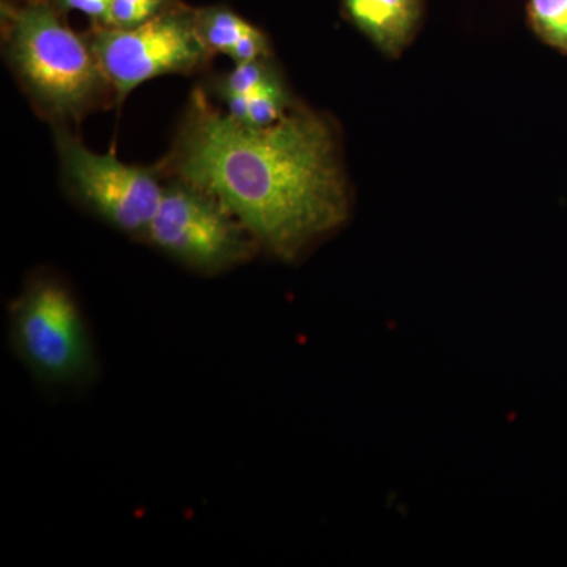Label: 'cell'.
<instances>
[{"instance_id": "cell-10", "label": "cell", "mask_w": 567, "mask_h": 567, "mask_svg": "<svg viewBox=\"0 0 567 567\" xmlns=\"http://www.w3.org/2000/svg\"><path fill=\"white\" fill-rule=\"evenodd\" d=\"M289 107L286 89L278 74H274L252 95L246 96L245 114L238 122L260 128L278 122Z\"/></svg>"}, {"instance_id": "cell-2", "label": "cell", "mask_w": 567, "mask_h": 567, "mask_svg": "<svg viewBox=\"0 0 567 567\" xmlns=\"http://www.w3.org/2000/svg\"><path fill=\"white\" fill-rule=\"evenodd\" d=\"M2 20L11 66L44 111L81 118L111 87L91 43L66 28L47 3L3 6Z\"/></svg>"}, {"instance_id": "cell-15", "label": "cell", "mask_w": 567, "mask_h": 567, "mask_svg": "<svg viewBox=\"0 0 567 567\" xmlns=\"http://www.w3.org/2000/svg\"><path fill=\"white\" fill-rule=\"evenodd\" d=\"M31 2H41V0H31Z\"/></svg>"}, {"instance_id": "cell-13", "label": "cell", "mask_w": 567, "mask_h": 567, "mask_svg": "<svg viewBox=\"0 0 567 567\" xmlns=\"http://www.w3.org/2000/svg\"><path fill=\"white\" fill-rule=\"evenodd\" d=\"M270 55V47H268L267 37L259 29L254 28L251 32L246 33L244 39L235 44L229 58L235 63H246L265 61Z\"/></svg>"}, {"instance_id": "cell-8", "label": "cell", "mask_w": 567, "mask_h": 567, "mask_svg": "<svg viewBox=\"0 0 567 567\" xmlns=\"http://www.w3.org/2000/svg\"><path fill=\"white\" fill-rule=\"evenodd\" d=\"M194 18L205 47L208 51L219 52V54L230 55L235 44L254 29V25L244 18L221 7L197 11Z\"/></svg>"}, {"instance_id": "cell-14", "label": "cell", "mask_w": 567, "mask_h": 567, "mask_svg": "<svg viewBox=\"0 0 567 567\" xmlns=\"http://www.w3.org/2000/svg\"><path fill=\"white\" fill-rule=\"evenodd\" d=\"M58 2L62 9L78 10L87 14L93 21L102 24V28L107 24L112 0H58Z\"/></svg>"}, {"instance_id": "cell-1", "label": "cell", "mask_w": 567, "mask_h": 567, "mask_svg": "<svg viewBox=\"0 0 567 567\" xmlns=\"http://www.w3.org/2000/svg\"><path fill=\"white\" fill-rule=\"evenodd\" d=\"M166 169L215 197L259 249L284 262L300 259L349 219L333 128L305 106L256 128L216 111L196 91Z\"/></svg>"}, {"instance_id": "cell-12", "label": "cell", "mask_w": 567, "mask_h": 567, "mask_svg": "<svg viewBox=\"0 0 567 567\" xmlns=\"http://www.w3.org/2000/svg\"><path fill=\"white\" fill-rule=\"evenodd\" d=\"M167 0H112L104 28L128 29L166 10Z\"/></svg>"}, {"instance_id": "cell-11", "label": "cell", "mask_w": 567, "mask_h": 567, "mask_svg": "<svg viewBox=\"0 0 567 567\" xmlns=\"http://www.w3.org/2000/svg\"><path fill=\"white\" fill-rule=\"evenodd\" d=\"M274 74V69L265 61L237 63L230 73L221 78L218 92L223 99L229 95L249 96Z\"/></svg>"}, {"instance_id": "cell-5", "label": "cell", "mask_w": 567, "mask_h": 567, "mask_svg": "<svg viewBox=\"0 0 567 567\" xmlns=\"http://www.w3.org/2000/svg\"><path fill=\"white\" fill-rule=\"evenodd\" d=\"M89 43L118 102L142 82L199 69L212 54L194 13L182 10L166 9L134 28H102Z\"/></svg>"}, {"instance_id": "cell-9", "label": "cell", "mask_w": 567, "mask_h": 567, "mask_svg": "<svg viewBox=\"0 0 567 567\" xmlns=\"http://www.w3.org/2000/svg\"><path fill=\"white\" fill-rule=\"evenodd\" d=\"M527 20L537 39L567 55V0H528Z\"/></svg>"}, {"instance_id": "cell-3", "label": "cell", "mask_w": 567, "mask_h": 567, "mask_svg": "<svg viewBox=\"0 0 567 567\" xmlns=\"http://www.w3.org/2000/svg\"><path fill=\"white\" fill-rule=\"evenodd\" d=\"M21 360L47 385H74L93 372L87 324L73 295L51 279L32 282L11 308Z\"/></svg>"}, {"instance_id": "cell-7", "label": "cell", "mask_w": 567, "mask_h": 567, "mask_svg": "<svg viewBox=\"0 0 567 567\" xmlns=\"http://www.w3.org/2000/svg\"><path fill=\"white\" fill-rule=\"evenodd\" d=\"M347 20L388 58H399L415 40L425 0H342Z\"/></svg>"}, {"instance_id": "cell-4", "label": "cell", "mask_w": 567, "mask_h": 567, "mask_svg": "<svg viewBox=\"0 0 567 567\" xmlns=\"http://www.w3.org/2000/svg\"><path fill=\"white\" fill-rule=\"evenodd\" d=\"M145 238L159 251L207 275L237 267L259 249L221 203L178 181L164 188Z\"/></svg>"}, {"instance_id": "cell-6", "label": "cell", "mask_w": 567, "mask_h": 567, "mask_svg": "<svg viewBox=\"0 0 567 567\" xmlns=\"http://www.w3.org/2000/svg\"><path fill=\"white\" fill-rule=\"evenodd\" d=\"M55 147L74 196L115 229L145 238L164 194L156 174L89 151L66 132L55 133Z\"/></svg>"}]
</instances>
